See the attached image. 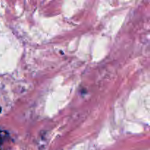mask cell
I'll return each mask as SVG.
<instances>
[{
	"label": "cell",
	"instance_id": "6da1fadb",
	"mask_svg": "<svg viewBox=\"0 0 150 150\" xmlns=\"http://www.w3.org/2000/svg\"><path fill=\"white\" fill-rule=\"evenodd\" d=\"M1 108L0 107V113H1Z\"/></svg>",
	"mask_w": 150,
	"mask_h": 150
}]
</instances>
